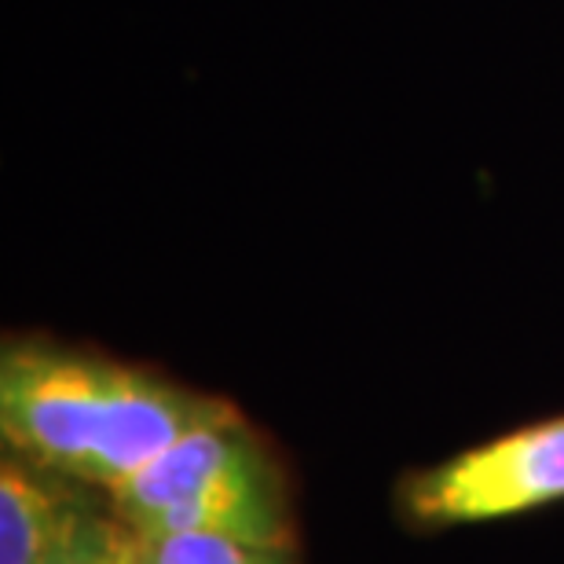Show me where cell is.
<instances>
[{"label": "cell", "mask_w": 564, "mask_h": 564, "mask_svg": "<svg viewBox=\"0 0 564 564\" xmlns=\"http://www.w3.org/2000/svg\"><path fill=\"white\" fill-rule=\"evenodd\" d=\"M88 510L37 480L26 466H0V564H48Z\"/></svg>", "instance_id": "277c9868"}, {"label": "cell", "mask_w": 564, "mask_h": 564, "mask_svg": "<svg viewBox=\"0 0 564 564\" xmlns=\"http://www.w3.org/2000/svg\"><path fill=\"white\" fill-rule=\"evenodd\" d=\"M140 550V535L126 521L85 513L48 564H126Z\"/></svg>", "instance_id": "8992f818"}, {"label": "cell", "mask_w": 564, "mask_h": 564, "mask_svg": "<svg viewBox=\"0 0 564 564\" xmlns=\"http://www.w3.org/2000/svg\"><path fill=\"white\" fill-rule=\"evenodd\" d=\"M564 499V419L469 447L408 484V510L422 524L495 521Z\"/></svg>", "instance_id": "3957f363"}, {"label": "cell", "mask_w": 564, "mask_h": 564, "mask_svg": "<svg viewBox=\"0 0 564 564\" xmlns=\"http://www.w3.org/2000/svg\"><path fill=\"white\" fill-rule=\"evenodd\" d=\"M140 543L147 564H293L286 546H253L228 535L151 532Z\"/></svg>", "instance_id": "5b68a950"}, {"label": "cell", "mask_w": 564, "mask_h": 564, "mask_svg": "<svg viewBox=\"0 0 564 564\" xmlns=\"http://www.w3.org/2000/svg\"><path fill=\"white\" fill-rule=\"evenodd\" d=\"M228 400L44 337L0 356V433L41 469L107 495L195 429L235 419Z\"/></svg>", "instance_id": "6da1fadb"}, {"label": "cell", "mask_w": 564, "mask_h": 564, "mask_svg": "<svg viewBox=\"0 0 564 564\" xmlns=\"http://www.w3.org/2000/svg\"><path fill=\"white\" fill-rule=\"evenodd\" d=\"M110 502L118 521L140 535L198 532L290 550L282 480L239 414L176 440L110 491Z\"/></svg>", "instance_id": "7a4b0ae2"}]
</instances>
